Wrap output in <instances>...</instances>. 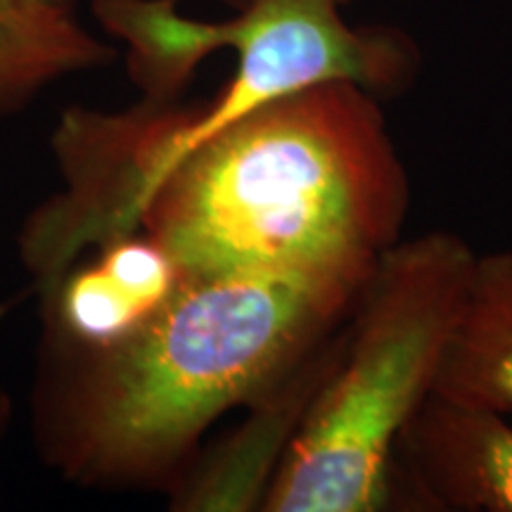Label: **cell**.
Wrapping results in <instances>:
<instances>
[{"label":"cell","instance_id":"obj_6","mask_svg":"<svg viewBox=\"0 0 512 512\" xmlns=\"http://www.w3.org/2000/svg\"><path fill=\"white\" fill-rule=\"evenodd\" d=\"M183 273L140 230L93 249L50 290L48 339L69 349H105L138 332L174 297Z\"/></svg>","mask_w":512,"mask_h":512},{"label":"cell","instance_id":"obj_3","mask_svg":"<svg viewBox=\"0 0 512 512\" xmlns=\"http://www.w3.org/2000/svg\"><path fill=\"white\" fill-rule=\"evenodd\" d=\"M475 259L451 233L396 242L377 259L261 510L387 508L396 446L432 394Z\"/></svg>","mask_w":512,"mask_h":512},{"label":"cell","instance_id":"obj_5","mask_svg":"<svg viewBox=\"0 0 512 512\" xmlns=\"http://www.w3.org/2000/svg\"><path fill=\"white\" fill-rule=\"evenodd\" d=\"M188 105L140 98L119 112L69 107L53 133L64 188L19 230V259L41 297L86 254L143 230V214L169 174V143Z\"/></svg>","mask_w":512,"mask_h":512},{"label":"cell","instance_id":"obj_9","mask_svg":"<svg viewBox=\"0 0 512 512\" xmlns=\"http://www.w3.org/2000/svg\"><path fill=\"white\" fill-rule=\"evenodd\" d=\"M117 50L93 36L74 8L50 0H0V117L29 105L69 74L114 62Z\"/></svg>","mask_w":512,"mask_h":512},{"label":"cell","instance_id":"obj_11","mask_svg":"<svg viewBox=\"0 0 512 512\" xmlns=\"http://www.w3.org/2000/svg\"><path fill=\"white\" fill-rule=\"evenodd\" d=\"M223 3L233 5V8H235V10H238V8H242V5H245V3H247V0H223Z\"/></svg>","mask_w":512,"mask_h":512},{"label":"cell","instance_id":"obj_10","mask_svg":"<svg viewBox=\"0 0 512 512\" xmlns=\"http://www.w3.org/2000/svg\"><path fill=\"white\" fill-rule=\"evenodd\" d=\"M10 415H12V403L8 399V394L0 392V437H3V432L8 430Z\"/></svg>","mask_w":512,"mask_h":512},{"label":"cell","instance_id":"obj_1","mask_svg":"<svg viewBox=\"0 0 512 512\" xmlns=\"http://www.w3.org/2000/svg\"><path fill=\"white\" fill-rule=\"evenodd\" d=\"M370 273L183 275L138 332L105 349L50 344L34 387V439L86 489H164L202 434L256 403L330 339Z\"/></svg>","mask_w":512,"mask_h":512},{"label":"cell","instance_id":"obj_2","mask_svg":"<svg viewBox=\"0 0 512 512\" xmlns=\"http://www.w3.org/2000/svg\"><path fill=\"white\" fill-rule=\"evenodd\" d=\"M377 100L332 81L245 114L174 166L143 230L183 275L370 273L408 211Z\"/></svg>","mask_w":512,"mask_h":512},{"label":"cell","instance_id":"obj_7","mask_svg":"<svg viewBox=\"0 0 512 512\" xmlns=\"http://www.w3.org/2000/svg\"><path fill=\"white\" fill-rule=\"evenodd\" d=\"M396 451L437 508L512 512V427L503 413L430 394Z\"/></svg>","mask_w":512,"mask_h":512},{"label":"cell","instance_id":"obj_4","mask_svg":"<svg viewBox=\"0 0 512 512\" xmlns=\"http://www.w3.org/2000/svg\"><path fill=\"white\" fill-rule=\"evenodd\" d=\"M181 0H98L100 27L126 46V72L140 98L171 102L216 50L238 55L233 79L207 105H192L169 145L174 166L221 128L285 95L347 81L375 98L403 91L418 48L387 27H351L349 0H247L226 22L181 15Z\"/></svg>","mask_w":512,"mask_h":512},{"label":"cell","instance_id":"obj_12","mask_svg":"<svg viewBox=\"0 0 512 512\" xmlns=\"http://www.w3.org/2000/svg\"><path fill=\"white\" fill-rule=\"evenodd\" d=\"M50 3L64 5V8H74V0H50Z\"/></svg>","mask_w":512,"mask_h":512},{"label":"cell","instance_id":"obj_8","mask_svg":"<svg viewBox=\"0 0 512 512\" xmlns=\"http://www.w3.org/2000/svg\"><path fill=\"white\" fill-rule=\"evenodd\" d=\"M432 394L512 411V252L475 259Z\"/></svg>","mask_w":512,"mask_h":512}]
</instances>
